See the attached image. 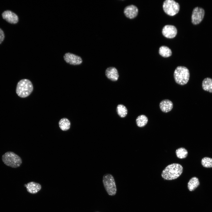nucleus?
<instances>
[{
	"label": "nucleus",
	"instance_id": "obj_1",
	"mask_svg": "<svg viewBox=\"0 0 212 212\" xmlns=\"http://www.w3.org/2000/svg\"><path fill=\"white\" fill-rule=\"evenodd\" d=\"M183 170V167L181 165L177 163L171 164L167 166L163 170L161 176L166 180H174L181 175Z\"/></svg>",
	"mask_w": 212,
	"mask_h": 212
},
{
	"label": "nucleus",
	"instance_id": "obj_2",
	"mask_svg": "<svg viewBox=\"0 0 212 212\" xmlns=\"http://www.w3.org/2000/svg\"><path fill=\"white\" fill-rule=\"evenodd\" d=\"M33 85L29 80L23 79L17 83L16 92L19 97L25 98L29 96L33 90Z\"/></svg>",
	"mask_w": 212,
	"mask_h": 212
},
{
	"label": "nucleus",
	"instance_id": "obj_3",
	"mask_svg": "<svg viewBox=\"0 0 212 212\" xmlns=\"http://www.w3.org/2000/svg\"><path fill=\"white\" fill-rule=\"evenodd\" d=\"M190 73L188 69L182 66L177 67L174 73V77L175 82L180 85L186 84L189 80Z\"/></svg>",
	"mask_w": 212,
	"mask_h": 212
},
{
	"label": "nucleus",
	"instance_id": "obj_4",
	"mask_svg": "<svg viewBox=\"0 0 212 212\" xmlns=\"http://www.w3.org/2000/svg\"><path fill=\"white\" fill-rule=\"evenodd\" d=\"M2 159L6 165L13 168L19 167L22 163L21 158L14 152L11 151L5 153L2 156Z\"/></svg>",
	"mask_w": 212,
	"mask_h": 212
},
{
	"label": "nucleus",
	"instance_id": "obj_5",
	"mask_svg": "<svg viewBox=\"0 0 212 212\" xmlns=\"http://www.w3.org/2000/svg\"><path fill=\"white\" fill-rule=\"evenodd\" d=\"M103 183L105 188L110 195H115L117 192L115 180L113 176L110 174H105L103 178Z\"/></svg>",
	"mask_w": 212,
	"mask_h": 212
},
{
	"label": "nucleus",
	"instance_id": "obj_6",
	"mask_svg": "<svg viewBox=\"0 0 212 212\" xmlns=\"http://www.w3.org/2000/svg\"><path fill=\"white\" fill-rule=\"evenodd\" d=\"M163 7L165 12L170 16L177 14L180 9L179 4L173 0H166L163 3Z\"/></svg>",
	"mask_w": 212,
	"mask_h": 212
},
{
	"label": "nucleus",
	"instance_id": "obj_7",
	"mask_svg": "<svg viewBox=\"0 0 212 212\" xmlns=\"http://www.w3.org/2000/svg\"><path fill=\"white\" fill-rule=\"evenodd\" d=\"M205 11L202 8L196 7L192 11L191 20L192 23L197 25L200 23L203 19L205 15Z\"/></svg>",
	"mask_w": 212,
	"mask_h": 212
},
{
	"label": "nucleus",
	"instance_id": "obj_8",
	"mask_svg": "<svg viewBox=\"0 0 212 212\" xmlns=\"http://www.w3.org/2000/svg\"><path fill=\"white\" fill-rule=\"evenodd\" d=\"M64 58L67 63L71 65H79L82 62L80 57L70 53H66L64 56Z\"/></svg>",
	"mask_w": 212,
	"mask_h": 212
},
{
	"label": "nucleus",
	"instance_id": "obj_9",
	"mask_svg": "<svg viewBox=\"0 0 212 212\" xmlns=\"http://www.w3.org/2000/svg\"><path fill=\"white\" fill-rule=\"evenodd\" d=\"M177 31L176 27L172 25H167L163 28L162 33L163 35L168 38H173L176 35Z\"/></svg>",
	"mask_w": 212,
	"mask_h": 212
},
{
	"label": "nucleus",
	"instance_id": "obj_10",
	"mask_svg": "<svg viewBox=\"0 0 212 212\" xmlns=\"http://www.w3.org/2000/svg\"><path fill=\"white\" fill-rule=\"evenodd\" d=\"M138 10L136 6L134 5H130L126 6L124 10L125 16L127 18L133 19L137 16Z\"/></svg>",
	"mask_w": 212,
	"mask_h": 212
},
{
	"label": "nucleus",
	"instance_id": "obj_11",
	"mask_svg": "<svg viewBox=\"0 0 212 212\" xmlns=\"http://www.w3.org/2000/svg\"><path fill=\"white\" fill-rule=\"evenodd\" d=\"M2 15L3 18L10 23L15 24L18 21L19 18L17 15L10 11H5Z\"/></svg>",
	"mask_w": 212,
	"mask_h": 212
},
{
	"label": "nucleus",
	"instance_id": "obj_12",
	"mask_svg": "<svg viewBox=\"0 0 212 212\" xmlns=\"http://www.w3.org/2000/svg\"><path fill=\"white\" fill-rule=\"evenodd\" d=\"M105 74L107 77L111 81H115L117 80L119 74L118 71L115 67H110L106 70Z\"/></svg>",
	"mask_w": 212,
	"mask_h": 212
},
{
	"label": "nucleus",
	"instance_id": "obj_13",
	"mask_svg": "<svg viewBox=\"0 0 212 212\" xmlns=\"http://www.w3.org/2000/svg\"><path fill=\"white\" fill-rule=\"evenodd\" d=\"M159 106L161 110L163 112L166 113L171 111L173 107V104L170 100L165 99L160 103Z\"/></svg>",
	"mask_w": 212,
	"mask_h": 212
},
{
	"label": "nucleus",
	"instance_id": "obj_14",
	"mask_svg": "<svg viewBox=\"0 0 212 212\" xmlns=\"http://www.w3.org/2000/svg\"><path fill=\"white\" fill-rule=\"evenodd\" d=\"M24 186L26 187L27 191L32 194L37 193L41 189V186L38 183L34 182H30L27 184H25Z\"/></svg>",
	"mask_w": 212,
	"mask_h": 212
},
{
	"label": "nucleus",
	"instance_id": "obj_15",
	"mask_svg": "<svg viewBox=\"0 0 212 212\" xmlns=\"http://www.w3.org/2000/svg\"><path fill=\"white\" fill-rule=\"evenodd\" d=\"M202 87L204 90L212 93V79L209 77L205 78L202 82Z\"/></svg>",
	"mask_w": 212,
	"mask_h": 212
},
{
	"label": "nucleus",
	"instance_id": "obj_16",
	"mask_svg": "<svg viewBox=\"0 0 212 212\" xmlns=\"http://www.w3.org/2000/svg\"><path fill=\"white\" fill-rule=\"evenodd\" d=\"M59 126L63 131H67L70 128L71 123L67 118H63L60 120L59 122Z\"/></svg>",
	"mask_w": 212,
	"mask_h": 212
},
{
	"label": "nucleus",
	"instance_id": "obj_17",
	"mask_svg": "<svg viewBox=\"0 0 212 212\" xmlns=\"http://www.w3.org/2000/svg\"><path fill=\"white\" fill-rule=\"evenodd\" d=\"M199 182L198 178L194 177L191 178L188 182V187L190 191L195 190L199 185Z\"/></svg>",
	"mask_w": 212,
	"mask_h": 212
},
{
	"label": "nucleus",
	"instance_id": "obj_18",
	"mask_svg": "<svg viewBox=\"0 0 212 212\" xmlns=\"http://www.w3.org/2000/svg\"><path fill=\"white\" fill-rule=\"evenodd\" d=\"M159 53L161 56L164 57L170 56L172 53L171 49L168 47L165 46H163L160 47Z\"/></svg>",
	"mask_w": 212,
	"mask_h": 212
},
{
	"label": "nucleus",
	"instance_id": "obj_19",
	"mask_svg": "<svg viewBox=\"0 0 212 212\" xmlns=\"http://www.w3.org/2000/svg\"><path fill=\"white\" fill-rule=\"evenodd\" d=\"M148 120L147 117L143 115L138 116L136 120L137 125L139 127L145 126L147 124Z\"/></svg>",
	"mask_w": 212,
	"mask_h": 212
},
{
	"label": "nucleus",
	"instance_id": "obj_20",
	"mask_svg": "<svg viewBox=\"0 0 212 212\" xmlns=\"http://www.w3.org/2000/svg\"><path fill=\"white\" fill-rule=\"evenodd\" d=\"M116 110L118 115L121 117H125L127 114V109L123 105H118L117 106Z\"/></svg>",
	"mask_w": 212,
	"mask_h": 212
},
{
	"label": "nucleus",
	"instance_id": "obj_21",
	"mask_svg": "<svg viewBox=\"0 0 212 212\" xmlns=\"http://www.w3.org/2000/svg\"><path fill=\"white\" fill-rule=\"evenodd\" d=\"M175 153L178 158L183 159L187 157L188 154V152L185 148L181 147L176 150Z\"/></svg>",
	"mask_w": 212,
	"mask_h": 212
},
{
	"label": "nucleus",
	"instance_id": "obj_22",
	"mask_svg": "<svg viewBox=\"0 0 212 212\" xmlns=\"http://www.w3.org/2000/svg\"><path fill=\"white\" fill-rule=\"evenodd\" d=\"M202 165L204 167L210 168L212 167V158L208 157L203 158L201 161Z\"/></svg>",
	"mask_w": 212,
	"mask_h": 212
},
{
	"label": "nucleus",
	"instance_id": "obj_23",
	"mask_svg": "<svg viewBox=\"0 0 212 212\" xmlns=\"http://www.w3.org/2000/svg\"><path fill=\"white\" fill-rule=\"evenodd\" d=\"M4 38V34L3 31L0 28V44L3 41Z\"/></svg>",
	"mask_w": 212,
	"mask_h": 212
},
{
	"label": "nucleus",
	"instance_id": "obj_24",
	"mask_svg": "<svg viewBox=\"0 0 212 212\" xmlns=\"http://www.w3.org/2000/svg\"></svg>",
	"mask_w": 212,
	"mask_h": 212
}]
</instances>
